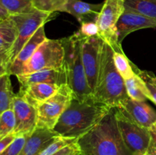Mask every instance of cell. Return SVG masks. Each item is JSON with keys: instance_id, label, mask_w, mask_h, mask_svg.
<instances>
[{"instance_id": "44dd1931", "label": "cell", "mask_w": 156, "mask_h": 155, "mask_svg": "<svg viewBox=\"0 0 156 155\" xmlns=\"http://www.w3.org/2000/svg\"><path fill=\"white\" fill-rule=\"evenodd\" d=\"M10 76L8 72L0 76V114L12 109L13 100L16 94L13 91Z\"/></svg>"}, {"instance_id": "f546056e", "label": "cell", "mask_w": 156, "mask_h": 155, "mask_svg": "<svg viewBox=\"0 0 156 155\" xmlns=\"http://www.w3.org/2000/svg\"><path fill=\"white\" fill-rule=\"evenodd\" d=\"M79 32L83 37L99 36L98 27L97 23L94 21H86L82 23Z\"/></svg>"}, {"instance_id": "f1b7e54d", "label": "cell", "mask_w": 156, "mask_h": 155, "mask_svg": "<svg viewBox=\"0 0 156 155\" xmlns=\"http://www.w3.org/2000/svg\"><path fill=\"white\" fill-rule=\"evenodd\" d=\"M29 135H21L17 136L16 138L8 146L0 155H18L25 143Z\"/></svg>"}, {"instance_id": "d4e9b609", "label": "cell", "mask_w": 156, "mask_h": 155, "mask_svg": "<svg viewBox=\"0 0 156 155\" xmlns=\"http://www.w3.org/2000/svg\"><path fill=\"white\" fill-rule=\"evenodd\" d=\"M69 0H32L37 10L53 14L56 12H65Z\"/></svg>"}, {"instance_id": "ba28073f", "label": "cell", "mask_w": 156, "mask_h": 155, "mask_svg": "<svg viewBox=\"0 0 156 155\" xmlns=\"http://www.w3.org/2000/svg\"><path fill=\"white\" fill-rule=\"evenodd\" d=\"M53 14L35 10L30 13L10 15L16 25L18 36L9 56V68L21 49L33 36L37 30L49 21ZM9 70V68H8Z\"/></svg>"}, {"instance_id": "277c9868", "label": "cell", "mask_w": 156, "mask_h": 155, "mask_svg": "<svg viewBox=\"0 0 156 155\" xmlns=\"http://www.w3.org/2000/svg\"><path fill=\"white\" fill-rule=\"evenodd\" d=\"M82 36L79 31L60 39L65 51L64 66L67 84L71 88L75 100L80 102L92 97L82 62Z\"/></svg>"}, {"instance_id": "ac0fdd59", "label": "cell", "mask_w": 156, "mask_h": 155, "mask_svg": "<svg viewBox=\"0 0 156 155\" xmlns=\"http://www.w3.org/2000/svg\"><path fill=\"white\" fill-rule=\"evenodd\" d=\"M103 4H91L81 0H69L65 12L74 16L80 24L86 21L96 22Z\"/></svg>"}, {"instance_id": "1f68e13d", "label": "cell", "mask_w": 156, "mask_h": 155, "mask_svg": "<svg viewBox=\"0 0 156 155\" xmlns=\"http://www.w3.org/2000/svg\"><path fill=\"white\" fill-rule=\"evenodd\" d=\"M149 129L150 131L152 140H151L150 145L146 154L156 155V122Z\"/></svg>"}, {"instance_id": "d590c367", "label": "cell", "mask_w": 156, "mask_h": 155, "mask_svg": "<svg viewBox=\"0 0 156 155\" xmlns=\"http://www.w3.org/2000/svg\"><path fill=\"white\" fill-rule=\"evenodd\" d=\"M145 155H148V154H145Z\"/></svg>"}, {"instance_id": "8992f818", "label": "cell", "mask_w": 156, "mask_h": 155, "mask_svg": "<svg viewBox=\"0 0 156 155\" xmlns=\"http://www.w3.org/2000/svg\"><path fill=\"white\" fill-rule=\"evenodd\" d=\"M74 99L73 93L67 84L62 85L55 95L36 104L37 110V128L53 129L59 117Z\"/></svg>"}, {"instance_id": "d6986e66", "label": "cell", "mask_w": 156, "mask_h": 155, "mask_svg": "<svg viewBox=\"0 0 156 155\" xmlns=\"http://www.w3.org/2000/svg\"><path fill=\"white\" fill-rule=\"evenodd\" d=\"M61 86L50 83L30 84L24 87H20V94L36 106L37 103L45 101L56 94Z\"/></svg>"}, {"instance_id": "7402d4cb", "label": "cell", "mask_w": 156, "mask_h": 155, "mask_svg": "<svg viewBox=\"0 0 156 155\" xmlns=\"http://www.w3.org/2000/svg\"><path fill=\"white\" fill-rule=\"evenodd\" d=\"M124 7L156 21V0H124Z\"/></svg>"}, {"instance_id": "5b68a950", "label": "cell", "mask_w": 156, "mask_h": 155, "mask_svg": "<svg viewBox=\"0 0 156 155\" xmlns=\"http://www.w3.org/2000/svg\"><path fill=\"white\" fill-rule=\"evenodd\" d=\"M64 56L65 51L60 40L47 38L40 45L30 59L24 64L20 74H27L41 70L61 68L64 65Z\"/></svg>"}, {"instance_id": "7c38bea8", "label": "cell", "mask_w": 156, "mask_h": 155, "mask_svg": "<svg viewBox=\"0 0 156 155\" xmlns=\"http://www.w3.org/2000/svg\"><path fill=\"white\" fill-rule=\"evenodd\" d=\"M156 21L125 8L117 24V38L122 45L123 40L132 32L146 28H155Z\"/></svg>"}, {"instance_id": "d6a6232c", "label": "cell", "mask_w": 156, "mask_h": 155, "mask_svg": "<svg viewBox=\"0 0 156 155\" xmlns=\"http://www.w3.org/2000/svg\"><path fill=\"white\" fill-rule=\"evenodd\" d=\"M17 135L15 133H12L11 135H7L4 138H0V153L8 147L10 145L11 143L16 138Z\"/></svg>"}, {"instance_id": "3957f363", "label": "cell", "mask_w": 156, "mask_h": 155, "mask_svg": "<svg viewBox=\"0 0 156 155\" xmlns=\"http://www.w3.org/2000/svg\"><path fill=\"white\" fill-rule=\"evenodd\" d=\"M112 46L105 42L100 72L92 96L97 101L111 108H118L128 98L124 79L119 74L113 60Z\"/></svg>"}, {"instance_id": "603a6c76", "label": "cell", "mask_w": 156, "mask_h": 155, "mask_svg": "<svg viewBox=\"0 0 156 155\" xmlns=\"http://www.w3.org/2000/svg\"><path fill=\"white\" fill-rule=\"evenodd\" d=\"M113 60H114L116 69L124 80L133 77L136 74L133 68L132 62L126 57L122 49L121 50H114Z\"/></svg>"}, {"instance_id": "e575fe53", "label": "cell", "mask_w": 156, "mask_h": 155, "mask_svg": "<svg viewBox=\"0 0 156 155\" xmlns=\"http://www.w3.org/2000/svg\"><path fill=\"white\" fill-rule=\"evenodd\" d=\"M8 72V69L5 65H3L2 64H0V76L2 75V74H5Z\"/></svg>"}, {"instance_id": "30bf717a", "label": "cell", "mask_w": 156, "mask_h": 155, "mask_svg": "<svg viewBox=\"0 0 156 155\" xmlns=\"http://www.w3.org/2000/svg\"><path fill=\"white\" fill-rule=\"evenodd\" d=\"M105 40L100 36L83 37L82 40V56L88 85L94 93L97 85L101 63Z\"/></svg>"}, {"instance_id": "5bb4252c", "label": "cell", "mask_w": 156, "mask_h": 155, "mask_svg": "<svg viewBox=\"0 0 156 155\" xmlns=\"http://www.w3.org/2000/svg\"><path fill=\"white\" fill-rule=\"evenodd\" d=\"M16 77L20 87L37 83L55 84L59 86L67 84L66 73L64 65L59 68L41 70L30 74H19Z\"/></svg>"}, {"instance_id": "836d02e7", "label": "cell", "mask_w": 156, "mask_h": 155, "mask_svg": "<svg viewBox=\"0 0 156 155\" xmlns=\"http://www.w3.org/2000/svg\"><path fill=\"white\" fill-rule=\"evenodd\" d=\"M9 16H10V15L9 14V12L3 8V6L2 5L1 3H0V21L6 19V18H9Z\"/></svg>"}, {"instance_id": "484cf974", "label": "cell", "mask_w": 156, "mask_h": 155, "mask_svg": "<svg viewBox=\"0 0 156 155\" xmlns=\"http://www.w3.org/2000/svg\"><path fill=\"white\" fill-rule=\"evenodd\" d=\"M16 125L15 112L10 109L0 114V138L14 133Z\"/></svg>"}, {"instance_id": "4dcf8cb0", "label": "cell", "mask_w": 156, "mask_h": 155, "mask_svg": "<svg viewBox=\"0 0 156 155\" xmlns=\"http://www.w3.org/2000/svg\"><path fill=\"white\" fill-rule=\"evenodd\" d=\"M53 155H81V150L77 141L66 146Z\"/></svg>"}, {"instance_id": "6da1fadb", "label": "cell", "mask_w": 156, "mask_h": 155, "mask_svg": "<svg viewBox=\"0 0 156 155\" xmlns=\"http://www.w3.org/2000/svg\"><path fill=\"white\" fill-rule=\"evenodd\" d=\"M111 109L93 96L82 102L73 99L53 130L61 136L79 139L92 129Z\"/></svg>"}, {"instance_id": "7a4b0ae2", "label": "cell", "mask_w": 156, "mask_h": 155, "mask_svg": "<svg viewBox=\"0 0 156 155\" xmlns=\"http://www.w3.org/2000/svg\"><path fill=\"white\" fill-rule=\"evenodd\" d=\"M81 155H134L123 141L117 126L115 108L77 140Z\"/></svg>"}, {"instance_id": "4fadbf2b", "label": "cell", "mask_w": 156, "mask_h": 155, "mask_svg": "<svg viewBox=\"0 0 156 155\" xmlns=\"http://www.w3.org/2000/svg\"><path fill=\"white\" fill-rule=\"evenodd\" d=\"M118 109L146 129H150L156 122V111L146 101H136L128 97Z\"/></svg>"}, {"instance_id": "4316f807", "label": "cell", "mask_w": 156, "mask_h": 155, "mask_svg": "<svg viewBox=\"0 0 156 155\" xmlns=\"http://www.w3.org/2000/svg\"><path fill=\"white\" fill-rule=\"evenodd\" d=\"M134 71L141 78L146 84V86L150 94V100L156 105V76L152 71L141 70L133 64Z\"/></svg>"}, {"instance_id": "9a60e30c", "label": "cell", "mask_w": 156, "mask_h": 155, "mask_svg": "<svg viewBox=\"0 0 156 155\" xmlns=\"http://www.w3.org/2000/svg\"><path fill=\"white\" fill-rule=\"evenodd\" d=\"M47 38L45 30H44V26H42L37 30L36 33L21 49L18 56L15 57V59L9 66L8 73H9L11 75L15 76L20 74L24 64L30 59V57L33 56L40 45Z\"/></svg>"}, {"instance_id": "83f0119b", "label": "cell", "mask_w": 156, "mask_h": 155, "mask_svg": "<svg viewBox=\"0 0 156 155\" xmlns=\"http://www.w3.org/2000/svg\"><path fill=\"white\" fill-rule=\"evenodd\" d=\"M77 138L58 135L39 155H53L66 146L77 141Z\"/></svg>"}, {"instance_id": "8fae6325", "label": "cell", "mask_w": 156, "mask_h": 155, "mask_svg": "<svg viewBox=\"0 0 156 155\" xmlns=\"http://www.w3.org/2000/svg\"><path fill=\"white\" fill-rule=\"evenodd\" d=\"M12 109L15 112L16 125L14 133L17 136L30 135L37 129V110L34 104L29 102L19 92L15 94Z\"/></svg>"}, {"instance_id": "2e32d148", "label": "cell", "mask_w": 156, "mask_h": 155, "mask_svg": "<svg viewBox=\"0 0 156 155\" xmlns=\"http://www.w3.org/2000/svg\"><path fill=\"white\" fill-rule=\"evenodd\" d=\"M58 135L53 129L37 128L27 137L18 155H39Z\"/></svg>"}, {"instance_id": "ffe728a7", "label": "cell", "mask_w": 156, "mask_h": 155, "mask_svg": "<svg viewBox=\"0 0 156 155\" xmlns=\"http://www.w3.org/2000/svg\"><path fill=\"white\" fill-rule=\"evenodd\" d=\"M127 95L136 101L150 100V94L143 79L136 73L133 77L124 80Z\"/></svg>"}, {"instance_id": "e0dca14e", "label": "cell", "mask_w": 156, "mask_h": 155, "mask_svg": "<svg viewBox=\"0 0 156 155\" xmlns=\"http://www.w3.org/2000/svg\"><path fill=\"white\" fill-rule=\"evenodd\" d=\"M18 30L10 16L0 21V64L9 68V56L16 41Z\"/></svg>"}, {"instance_id": "9c48e42d", "label": "cell", "mask_w": 156, "mask_h": 155, "mask_svg": "<svg viewBox=\"0 0 156 155\" xmlns=\"http://www.w3.org/2000/svg\"><path fill=\"white\" fill-rule=\"evenodd\" d=\"M96 23L99 29V36L112 46L120 50L122 45L117 38V24L124 11V0H105Z\"/></svg>"}, {"instance_id": "52a82bcc", "label": "cell", "mask_w": 156, "mask_h": 155, "mask_svg": "<svg viewBox=\"0 0 156 155\" xmlns=\"http://www.w3.org/2000/svg\"><path fill=\"white\" fill-rule=\"evenodd\" d=\"M117 126L123 141L134 155H145L150 145L152 136L149 129L131 119L118 108H115Z\"/></svg>"}, {"instance_id": "cb8c5ba5", "label": "cell", "mask_w": 156, "mask_h": 155, "mask_svg": "<svg viewBox=\"0 0 156 155\" xmlns=\"http://www.w3.org/2000/svg\"><path fill=\"white\" fill-rule=\"evenodd\" d=\"M0 3L10 15L30 13L37 10L32 0H0Z\"/></svg>"}]
</instances>
